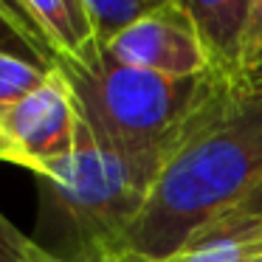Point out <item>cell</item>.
I'll list each match as a JSON object with an SVG mask.
<instances>
[{"mask_svg":"<svg viewBox=\"0 0 262 262\" xmlns=\"http://www.w3.org/2000/svg\"><path fill=\"white\" fill-rule=\"evenodd\" d=\"M0 161H3V164L23 166V169H29L34 178H42V166L26 155V149L14 141V136L9 133V127H6V121H3V119H0Z\"/></svg>","mask_w":262,"mask_h":262,"instance_id":"5bb4252c","label":"cell"},{"mask_svg":"<svg viewBox=\"0 0 262 262\" xmlns=\"http://www.w3.org/2000/svg\"><path fill=\"white\" fill-rule=\"evenodd\" d=\"M14 141L26 149L31 161L42 166V178L54 164L71 158L79 138L82 102L71 79L54 71L34 93L0 110Z\"/></svg>","mask_w":262,"mask_h":262,"instance_id":"5b68a950","label":"cell"},{"mask_svg":"<svg viewBox=\"0 0 262 262\" xmlns=\"http://www.w3.org/2000/svg\"><path fill=\"white\" fill-rule=\"evenodd\" d=\"M262 186V96H231L164 164L127 234L124 262H164Z\"/></svg>","mask_w":262,"mask_h":262,"instance_id":"6da1fadb","label":"cell"},{"mask_svg":"<svg viewBox=\"0 0 262 262\" xmlns=\"http://www.w3.org/2000/svg\"><path fill=\"white\" fill-rule=\"evenodd\" d=\"M256 262H262V259H256Z\"/></svg>","mask_w":262,"mask_h":262,"instance_id":"9a60e30c","label":"cell"},{"mask_svg":"<svg viewBox=\"0 0 262 262\" xmlns=\"http://www.w3.org/2000/svg\"><path fill=\"white\" fill-rule=\"evenodd\" d=\"M0 262H59L0 211Z\"/></svg>","mask_w":262,"mask_h":262,"instance_id":"4fadbf2b","label":"cell"},{"mask_svg":"<svg viewBox=\"0 0 262 262\" xmlns=\"http://www.w3.org/2000/svg\"><path fill=\"white\" fill-rule=\"evenodd\" d=\"M88 124L107 147L164 169V164L217 110L234 88L203 76H164L113 62L107 51L91 68H62Z\"/></svg>","mask_w":262,"mask_h":262,"instance_id":"3957f363","label":"cell"},{"mask_svg":"<svg viewBox=\"0 0 262 262\" xmlns=\"http://www.w3.org/2000/svg\"><path fill=\"white\" fill-rule=\"evenodd\" d=\"M186 9L198 26L206 74L220 85L237 91L239 40L251 0H186Z\"/></svg>","mask_w":262,"mask_h":262,"instance_id":"52a82bcc","label":"cell"},{"mask_svg":"<svg viewBox=\"0 0 262 262\" xmlns=\"http://www.w3.org/2000/svg\"><path fill=\"white\" fill-rule=\"evenodd\" d=\"M29 17L40 37L62 68H91L99 62L104 48L93 34L85 0H23Z\"/></svg>","mask_w":262,"mask_h":262,"instance_id":"8992f818","label":"cell"},{"mask_svg":"<svg viewBox=\"0 0 262 262\" xmlns=\"http://www.w3.org/2000/svg\"><path fill=\"white\" fill-rule=\"evenodd\" d=\"M0 54L12 59H23L29 65L46 71H57V59H54L51 48L40 37L34 20L29 17L23 0L17 3H6L0 0Z\"/></svg>","mask_w":262,"mask_h":262,"instance_id":"ba28073f","label":"cell"},{"mask_svg":"<svg viewBox=\"0 0 262 262\" xmlns=\"http://www.w3.org/2000/svg\"><path fill=\"white\" fill-rule=\"evenodd\" d=\"M51 74L54 71L37 68V65H29L23 59H12L0 54V110L34 93Z\"/></svg>","mask_w":262,"mask_h":262,"instance_id":"7c38bea8","label":"cell"},{"mask_svg":"<svg viewBox=\"0 0 262 262\" xmlns=\"http://www.w3.org/2000/svg\"><path fill=\"white\" fill-rule=\"evenodd\" d=\"M158 166L96 138L85 110L71 158L37 178V243L59 262H124L127 234L149 198Z\"/></svg>","mask_w":262,"mask_h":262,"instance_id":"7a4b0ae2","label":"cell"},{"mask_svg":"<svg viewBox=\"0 0 262 262\" xmlns=\"http://www.w3.org/2000/svg\"><path fill=\"white\" fill-rule=\"evenodd\" d=\"M161 3L164 0H85L93 34L102 48L119 40L127 29H133L141 17L155 12Z\"/></svg>","mask_w":262,"mask_h":262,"instance_id":"9c48e42d","label":"cell"},{"mask_svg":"<svg viewBox=\"0 0 262 262\" xmlns=\"http://www.w3.org/2000/svg\"><path fill=\"white\" fill-rule=\"evenodd\" d=\"M262 259V245L234 243V239H198L186 243L178 254L164 262H256Z\"/></svg>","mask_w":262,"mask_h":262,"instance_id":"8fae6325","label":"cell"},{"mask_svg":"<svg viewBox=\"0 0 262 262\" xmlns=\"http://www.w3.org/2000/svg\"><path fill=\"white\" fill-rule=\"evenodd\" d=\"M237 93L262 96V0H251L248 17H245L243 40H239Z\"/></svg>","mask_w":262,"mask_h":262,"instance_id":"30bf717a","label":"cell"},{"mask_svg":"<svg viewBox=\"0 0 262 262\" xmlns=\"http://www.w3.org/2000/svg\"><path fill=\"white\" fill-rule=\"evenodd\" d=\"M107 57L124 68L164 76H203L206 57L186 0H164L107 48Z\"/></svg>","mask_w":262,"mask_h":262,"instance_id":"277c9868","label":"cell"}]
</instances>
